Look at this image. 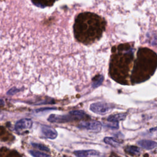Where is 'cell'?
<instances>
[{
    "instance_id": "ffe728a7",
    "label": "cell",
    "mask_w": 157,
    "mask_h": 157,
    "mask_svg": "<svg viewBox=\"0 0 157 157\" xmlns=\"http://www.w3.org/2000/svg\"><path fill=\"white\" fill-rule=\"evenodd\" d=\"M4 101H3L2 99H0V105H4Z\"/></svg>"
},
{
    "instance_id": "44dd1931",
    "label": "cell",
    "mask_w": 157,
    "mask_h": 157,
    "mask_svg": "<svg viewBox=\"0 0 157 157\" xmlns=\"http://www.w3.org/2000/svg\"><path fill=\"white\" fill-rule=\"evenodd\" d=\"M2 112H0V118H2Z\"/></svg>"
},
{
    "instance_id": "3957f363",
    "label": "cell",
    "mask_w": 157,
    "mask_h": 157,
    "mask_svg": "<svg viewBox=\"0 0 157 157\" xmlns=\"http://www.w3.org/2000/svg\"><path fill=\"white\" fill-rule=\"evenodd\" d=\"M157 68V54L148 48H140L132 69L130 80L139 83L148 80Z\"/></svg>"
},
{
    "instance_id": "7c38bea8",
    "label": "cell",
    "mask_w": 157,
    "mask_h": 157,
    "mask_svg": "<svg viewBox=\"0 0 157 157\" xmlns=\"http://www.w3.org/2000/svg\"><path fill=\"white\" fill-rule=\"evenodd\" d=\"M69 113L74 117L75 120H83V119H88L89 116L86 114V113L80 110H72L69 112Z\"/></svg>"
},
{
    "instance_id": "8992f818",
    "label": "cell",
    "mask_w": 157,
    "mask_h": 157,
    "mask_svg": "<svg viewBox=\"0 0 157 157\" xmlns=\"http://www.w3.org/2000/svg\"><path fill=\"white\" fill-rule=\"evenodd\" d=\"M47 120L53 123H65L75 120L74 117L69 113L67 115L51 114L48 116Z\"/></svg>"
},
{
    "instance_id": "2e32d148",
    "label": "cell",
    "mask_w": 157,
    "mask_h": 157,
    "mask_svg": "<svg viewBox=\"0 0 157 157\" xmlns=\"http://www.w3.org/2000/svg\"><path fill=\"white\" fill-rule=\"evenodd\" d=\"M28 151H29V153L33 157H51L50 155H48L47 153L40 152L39 151L34 150H29Z\"/></svg>"
},
{
    "instance_id": "ac0fdd59",
    "label": "cell",
    "mask_w": 157,
    "mask_h": 157,
    "mask_svg": "<svg viewBox=\"0 0 157 157\" xmlns=\"http://www.w3.org/2000/svg\"><path fill=\"white\" fill-rule=\"evenodd\" d=\"M31 145L39 149L41 151H46V152H49L50 151V149L48 148V147H47V146L42 144H38V143H31Z\"/></svg>"
},
{
    "instance_id": "7a4b0ae2",
    "label": "cell",
    "mask_w": 157,
    "mask_h": 157,
    "mask_svg": "<svg viewBox=\"0 0 157 157\" xmlns=\"http://www.w3.org/2000/svg\"><path fill=\"white\" fill-rule=\"evenodd\" d=\"M109 65V74L112 78L121 84H129V69L134 59V52L129 44H123L112 48Z\"/></svg>"
},
{
    "instance_id": "ba28073f",
    "label": "cell",
    "mask_w": 157,
    "mask_h": 157,
    "mask_svg": "<svg viewBox=\"0 0 157 157\" xmlns=\"http://www.w3.org/2000/svg\"><path fill=\"white\" fill-rule=\"evenodd\" d=\"M42 134L46 137L50 139H55L58 136L57 131L52 127L48 126H41Z\"/></svg>"
},
{
    "instance_id": "5bb4252c",
    "label": "cell",
    "mask_w": 157,
    "mask_h": 157,
    "mask_svg": "<svg viewBox=\"0 0 157 157\" xmlns=\"http://www.w3.org/2000/svg\"><path fill=\"white\" fill-rule=\"evenodd\" d=\"M104 142L106 144H108L113 147H118L121 144L120 142L112 137H105L104 138Z\"/></svg>"
},
{
    "instance_id": "8fae6325",
    "label": "cell",
    "mask_w": 157,
    "mask_h": 157,
    "mask_svg": "<svg viewBox=\"0 0 157 157\" xmlns=\"http://www.w3.org/2000/svg\"><path fill=\"white\" fill-rule=\"evenodd\" d=\"M127 116V113H120L113 115H110L107 118V121L109 122H115L118 123V121L124 120Z\"/></svg>"
},
{
    "instance_id": "4fadbf2b",
    "label": "cell",
    "mask_w": 157,
    "mask_h": 157,
    "mask_svg": "<svg viewBox=\"0 0 157 157\" xmlns=\"http://www.w3.org/2000/svg\"><path fill=\"white\" fill-rule=\"evenodd\" d=\"M124 150L127 153H128L132 156L139 155L140 153V150L139 147H136V146H132V145L126 147Z\"/></svg>"
},
{
    "instance_id": "9a60e30c",
    "label": "cell",
    "mask_w": 157,
    "mask_h": 157,
    "mask_svg": "<svg viewBox=\"0 0 157 157\" xmlns=\"http://www.w3.org/2000/svg\"><path fill=\"white\" fill-rule=\"evenodd\" d=\"M55 0H33V2L36 5L41 7L52 6Z\"/></svg>"
},
{
    "instance_id": "6da1fadb",
    "label": "cell",
    "mask_w": 157,
    "mask_h": 157,
    "mask_svg": "<svg viewBox=\"0 0 157 157\" xmlns=\"http://www.w3.org/2000/svg\"><path fill=\"white\" fill-rule=\"evenodd\" d=\"M105 28V21L102 17L94 13L83 12L75 19L74 35L79 42L90 44L100 38Z\"/></svg>"
},
{
    "instance_id": "30bf717a",
    "label": "cell",
    "mask_w": 157,
    "mask_h": 157,
    "mask_svg": "<svg viewBox=\"0 0 157 157\" xmlns=\"http://www.w3.org/2000/svg\"><path fill=\"white\" fill-rule=\"evenodd\" d=\"M137 144L142 148L145 150H152L156 147L157 142L154 140L148 139H142L137 142Z\"/></svg>"
},
{
    "instance_id": "5b68a950",
    "label": "cell",
    "mask_w": 157,
    "mask_h": 157,
    "mask_svg": "<svg viewBox=\"0 0 157 157\" xmlns=\"http://www.w3.org/2000/svg\"><path fill=\"white\" fill-rule=\"evenodd\" d=\"M78 127L93 132H98L101 131L102 129V124L99 121L96 120L82 121L81 123H80Z\"/></svg>"
},
{
    "instance_id": "9c48e42d",
    "label": "cell",
    "mask_w": 157,
    "mask_h": 157,
    "mask_svg": "<svg viewBox=\"0 0 157 157\" xmlns=\"http://www.w3.org/2000/svg\"><path fill=\"white\" fill-rule=\"evenodd\" d=\"M74 154L77 157H92L98 156L99 155V151L95 150H75Z\"/></svg>"
},
{
    "instance_id": "52a82bcc",
    "label": "cell",
    "mask_w": 157,
    "mask_h": 157,
    "mask_svg": "<svg viewBox=\"0 0 157 157\" xmlns=\"http://www.w3.org/2000/svg\"><path fill=\"white\" fill-rule=\"evenodd\" d=\"M33 122L30 118H23L17 121L15 124V130L17 133H21L29 129L33 126Z\"/></svg>"
},
{
    "instance_id": "d6986e66",
    "label": "cell",
    "mask_w": 157,
    "mask_h": 157,
    "mask_svg": "<svg viewBox=\"0 0 157 157\" xmlns=\"http://www.w3.org/2000/svg\"><path fill=\"white\" fill-rule=\"evenodd\" d=\"M18 91H19V90L15 88H13L12 89H10V90H9V91L7 93V94L8 95H13L14 94H15L16 93H17Z\"/></svg>"
},
{
    "instance_id": "e0dca14e",
    "label": "cell",
    "mask_w": 157,
    "mask_h": 157,
    "mask_svg": "<svg viewBox=\"0 0 157 157\" xmlns=\"http://www.w3.org/2000/svg\"><path fill=\"white\" fill-rule=\"evenodd\" d=\"M104 80V77L101 75H99L96 76L93 79V83H92V86L93 88H96L99 86L102 82Z\"/></svg>"
},
{
    "instance_id": "277c9868",
    "label": "cell",
    "mask_w": 157,
    "mask_h": 157,
    "mask_svg": "<svg viewBox=\"0 0 157 157\" xmlns=\"http://www.w3.org/2000/svg\"><path fill=\"white\" fill-rule=\"evenodd\" d=\"M112 109L110 104L104 102H97L92 103L90 109L93 112L99 115H105Z\"/></svg>"
}]
</instances>
